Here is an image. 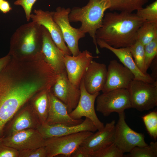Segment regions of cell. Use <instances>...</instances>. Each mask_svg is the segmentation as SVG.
<instances>
[{"instance_id": "cell-2", "label": "cell", "mask_w": 157, "mask_h": 157, "mask_svg": "<svg viewBox=\"0 0 157 157\" xmlns=\"http://www.w3.org/2000/svg\"><path fill=\"white\" fill-rule=\"evenodd\" d=\"M146 21L132 13H107L96 32V39L115 48L130 47L136 41L137 31Z\"/></svg>"}, {"instance_id": "cell-15", "label": "cell", "mask_w": 157, "mask_h": 157, "mask_svg": "<svg viewBox=\"0 0 157 157\" xmlns=\"http://www.w3.org/2000/svg\"><path fill=\"white\" fill-rule=\"evenodd\" d=\"M33 12L34 13H31V16L32 21L45 27L58 48L65 55H71V53L65 44L61 29L54 20V11L35 9Z\"/></svg>"}, {"instance_id": "cell-11", "label": "cell", "mask_w": 157, "mask_h": 157, "mask_svg": "<svg viewBox=\"0 0 157 157\" xmlns=\"http://www.w3.org/2000/svg\"><path fill=\"white\" fill-rule=\"evenodd\" d=\"M79 88L80 96L78 103L75 108L69 113L70 116L76 119H81L83 117L87 118L92 121L97 130L100 129L104 125L98 117L94 107L95 102L99 92L94 94L88 93L84 86L83 78Z\"/></svg>"}, {"instance_id": "cell-32", "label": "cell", "mask_w": 157, "mask_h": 157, "mask_svg": "<svg viewBox=\"0 0 157 157\" xmlns=\"http://www.w3.org/2000/svg\"><path fill=\"white\" fill-rule=\"evenodd\" d=\"M19 151V157H47V151L44 146Z\"/></svg>"}, {"instance_id": "cell-20", "label": "cell", "mask_w": 157, "mask_h": 157, "mask_svg": "<svg viewBox=\"0 0 157 157\" xmlns=\"http://www.w3.org/2000/svg\"><path fill=\"white\" fill-rule=\"evenodd\" d=\"M42 26V52L46 61L58 74L65 70L64 62L65 54L56 45L47 30Z\"/></svg>"}, {"instance_id": "cell-1", "label": "cell", "mask_w": 157, "mask_h": 157, "mask_svg": "<svg viewBox=\"0 0 157 157\" xmlns=\"http://www.w3.org/2000/svg\"><path fill=\"white\" fill-rule=\"evenodd\" d=\"M41 89L40 81L25 71L7 67L0 72V138L8 122Z\"/></svg>"}, {"instance_id": "cell-19", "label": "cell", "mask_w": 157, "mask_h": 157, "mask_svg": "<svg viewBox=\"0 0 157 157\" xmlns=\"http://www.w3.org/2000/svg\"><path fill=\"white\" fill-rule=\"evenodd\" d=\"M49 106L47 118L45 123L48 124L76 125L83 121L76 119L69 115L66 106L56 97L51 90L49 93Z\"/></svg>"}, {"instance_id": "cell-9", "label": "cell", "mask_w": 157, "mask_h": 157, "mask_svg": "<svg viewBox=\"0 0 157 157\" xmlns=\"http://www.w3.org/2000/svg\"><path fill=\"white\" fill-rule=\"evenodd\" d=\"M71 10L69 8L58 7L54 11L53 17L61 29L64 40L72 55L76 56L81 52L78 47L79 40L85 37V34L79 28L71 25L69 19Z\"/></svg>"}, {"instance_id": "cell-5", "label": "cell", "mask_w": 157, "mask_h": 157, "mask_svg": "<svg viewBox=\"0 0 157 157\" xmlns=\"http://www.w3.org/2000/svg\"><path fill=\"white\" fill-rule=\"evenodd\" d=\"M132 108L140 112L157 106V81L153 83L133 79L127 89Z\"/></svg>"}, {"instance_id": "cell-21", "label": "cell", "mask_w": 157, "mask_h": 157, "mask_svg": "<svg viewBox=\"0 0 157 157\" xmlns=\"http://www.w3.org/2000/svg\"><path fill=\"white\" fill-rule=\"evenodd\" d=\"M107 69L106 65L93 60L87 68L83 79L86 91L94 94L102 91L106 82Z\"/></svg>"}, {"instance_id": "cell-33", "label": "cell", "mask_w": 157, "mask_h": 157, "mask_svg": "<svg viewBox=\"0 0 157 157\" xmlns=\"http://www.w3.org/2000/svg\"><path fill=\"white\" fill-rule=\"evenodd\" d=\"M37 0H17L14 3L15 5L21 6L23 8L28 21L31 19L33 6Z\"/></svg>"}, {"instance_id": "cell-17", "label": "cell", "mask_w": 157, "mask_h": 157, "mask_svg": "<svg viewBox=\"0 0 157 157\" xmlns=\"http://www.w3.org/2000/svg\"><path fill=\"white\" fill-rule=\"evenodd\" d=\"M26 103L7 124L4 130V136L26 129H36L40 124L30 105Z\"/></svg>"}, {"instance_id": "cell-23", "label": "cell", "mask_w": 157, "mask_h": 157, "mask_svg": "<svg viewBox=\"0 0 157 157\" xmlns=\"http://www.w3.org/2000/svg\"><path fill=\"white\" fill-rule=\"evenodd\" d=\"M50 90H42L31 98L32 101L30 105L40 124L45 123L47 118L49 106V93Z\"/></svg>"}, {"instance_id": "cell-30", "label": "cell", "mask_w": 157, "mask_h": 157, "mask_svg": "<svg viewBox=\"0 0 157 157\" xmlns=\"http://www.w3.org/2000/svg\"><path fill=\"white\" fill-rule=\"evenodd\" d=\"M124 154L113 143L94 153L92 157H122Z\"/></svg>"}, {"instance_id": "cell-24", "label": "cell", "mask_w": 157, "mask_h": 157, "mask_svg": "<svg viewBox=\"0 0 157 157\" xmlns=\"http://www.w3.org/2000/svg\"><path fill=\"white\" fill-rule=\"evenodd\" d=\"M157 38V23L145 21L138 29L136 40L144 46Z\"/></svg>"}, {"instance_id": "cell-26", "label": "cell", "mask_w": 157, "mask_h": 157, "mask_svg": "<svg viewBox=\"0 0 157 157\" xmlns=\"http://www.w3.org/2000/svg\"><path fill=\"white\" fill-rule=\"evenodd\" d=\"M129 48L136 66L142 73L147 74L145 67L144 46L136 40Z\"/></svg>"}, {"instance_id": "cell-8", "label": "cell", "mask_w": 157, "mask_h": 157, "mask_svg": "<svg viewBox=\"0 0 157 157\" xmlns=\"http://www.w3.org/2000/svg\"><path fill=\"white\" fill-rule=\"evenodd\" d=\"M119 119L115 125L114 143L123 152H129L136 146L144 147L148 144L144 136L136 132L127 124L124 112L118 113Z\"/></svg>"}, {"instance_id": "cell-10", "label": "cell", "mask_w": 157, "mask_h": 157, "mask_svg": "<svg viewBox=\"0 0 157 157\" xmlns=\"http://www.w3.org/2000/svg\"><path fill=\"white\" fill-rule=\"evenodd\" d=\"M45 139L35 129H28L3 137L1 143L18 151L44 147Z\"/></svg>"}, {"instance_id": "cell-22", "label": "cell", "mask_w": 157, "mask_h": 157, "mask_svg": "<svg viewBox=\"0 0 157 157\" xmlns=\"http://www.w3.org/2000/svg\"><path fill=\"white\" fill-rule=\"evenodd\" d=\"M97 42L101 48L107 49L114 54L123 65L132 72L134 76V79L150 83L156 82L150 75L143 73L138 68L134 62L129 47L115 48L98 39L97 40Z\"/></svg>"}, {"instance_id": "cell-39", "label": "cell", "mask_w": 157, "mask_h": 157, "mask_svg": "<svg viewBox=\"0 0 157 157\" xmlns=\"http://www.w3.org/2000/svg\"><path fill=\"white\" fill-rule=\"evenodd\" d=\"M3 137H2L0 138V142L2 140V138H3Z\"/></svg>"}, {"instance_id": "cell-4", "label": "cell", "mask_w": 157, "mask_h": 157, "mask_svg": "<svg viewBox=\"0 0 157 157\" xmlns=\"http://www.w3.org/2000/svg\"><path fill=\"white\" fill-rule=\"evenodd\" d=\"M42 26L32 22L22 25L12 35L11 56L17 57L36 56L42 53Z\"/></svg>"}, {"instance_id": "cell-37", "label": "cell", "mask_w": 157, "mask_h": 157, "mask_svg": "<svg viewBox=\"0 0 157 157\" xmlns=\"http://www.w3.org/2000/svg\"><path fill=\"white\" fill-rule=\"evenodd\" d=\"M12 10V8L8 1L4 0L0 4V11L2 13L6 14Z\"/></svg>"}, {"instance_id": "cell-7", "label": "cell", "mask_w": 157, "mask_h": 157, "mask_svg": "<svg viewBox=\"0 0 157 157\" xmlns=\"http://www.w3.org/2000/svg\"><path fill=\"white\" fill-rule=\"evenodd\" d=\"M96 110L104 116L112 113L118 114L132 108L127 89H119L100 94L96 99Z\"/></svg>"}, {"instance_id": "cell-38", "label": "cell", "mask_w": 157, "mask_h": 157, "mask_svg": "<svg viewBox=\"0 0 157 157\" xmlns=\"http://www.w3.org/2000/svg\"><path fill=\"white\" fill-rule=\"evenodd\" d=\"M11 55L8 54L6 56L0 58V72L7 65L10 59Z\"/></svg>"}, {"instance_id": "cell-16", "label": "cell", "mask_w": 157, "mask_h": 157, "mask_svg": "<svg viewBox=\"0 0 157 157\" xmlns=\"http://www.w3.org/2000/svg\"><path fill=\"white\" fill-rule=\"evenodd\" d=\"M36 129L45 139L83 131L93 132L97 130L92 121L86 117L81 123L76 125L68 126L58 124H48L44 123L40 124Z\"/></svg>"}, {"instance_id": "cell-40", "label": "cell", "mask_w": 157, "mask_h": 157, "mask_svg": "<svg viewBox=\"0 0 157 157\" xmlns=\"http://www.w3.org/2000/svg\"><path fill=\"white\" fill-rule=\"evenodd\" d=\"M4 0H0V4Z\"/></svg>"}, {"instance_id": "cell-12", "label": "cell", "mask_w": 157, "mask_h": 157, "mask_svg": "<svg viewBox=\"0 0 157 157\" xmlns=\"http://www.w3.org/2000/svg\"><path fill=\"white\" fill-rule=\"evenodd\" d=\"M94 56L89 51L85 50L76 56L65 55L64 62L67 77L75 86L79 88L80 85L87 68Z\"/></svg>"}, {"instance_id": "cell-3", "label": "cell", "mask_w": 157, "mask_h": 157, "mask_svg": "<svg viewBox=\"0 0 157 157\" xmlns=\"http://www.w3.org/2000/svg\"><path fill=\"white\" fill-rule=\"evenodd\" d=\"M110 0H89L88 4L81 8L74 7L69 15L70 22L81 23L79 29L92 38L96 53H100L97 43L96 33L101 26L105 12L110 8Z\"/></svg>"}, {"instance_id": "cell-31", "label": "cell", "mask_w": 157, "mask_h": 157, "mask_svg": "<svg viewBox=\"0 0 157 157\" xmlns=\"http://www.w3.org/2000/svg\"><path fill=\"white\" fill-rule=\"evenodd\" d=\"M145 67L147 71L152 62L157 56V38L144 46Z\"/></svg>"}, {"instance_id": "cell-28", "label": "cell", "mask_w": 157, "mask_h": 157, "mask_svg": "<svg viewBox=\"0 0 157 157\" xmlns=\"http://www.w3.org/2000/svg\"><path fill=\"white\" fill-rule=\"evenodd\" d=\"M136 14L146 21L157 23V1L137 10Z\"/></svg>"}, {"instance_id": "cell-6", "label": "cell", "mask_w": 157, "mask_h": 157, "mask_svg": "<svg viewBox=\"0 0 157 157\" xmlns=\"http://www.w3.org/2000/svg\"><path fill=\"white\" fill-rule=\"evenodd\" d=\"M93 133L90 131H83L45 139L44 147L47 157L59 155L70 157L73 152Z\"/></svg>"}, {"instance_id": "cell-13", "label": "cell", "mask_w": 157, "mask_h": 157, "mask_svg": "<svg viewBox=\"0 0 157 157\" xmlns=\"http://www.w3.org/2000/svg\"><path fill=\"white\" fill-rule=\"evenodd\" d=\"M54 95L67 106L69 113L76 107L80 96L79 88L73 85L69 79L66 70L58 74L52 87Z\"/></svg>"}, {"instance_id": "cell-36", "label": "cell", "mask_w": 157, "mask_h": 157, "mask_svg": "<svg viewBox=\"0 0 157 157\" xmlns=\"http://www.w3.org/2000/svg\"><path fill=\"white\" fill-rule=\"evenodd\" d=\"M150 67L152 71L151 75L153 79L156 81H157V58L155 57L151 63Z\"/></svg>"}, {"instance_id": "cell-18", "label": "cell", "mask_w": 157, "mask_h": 157, "mask_svg": "<svg viewBox=\"0 0 157 157\" xmlns=\"http://www.w3.org/2000/svg\"><path fill=\"white\" fill-rule=\"evenodd\" d=\"M115 122L106 123L102 128L93 133L80 145L92 157L94 153L114 143Z\"/></svg>"}, {"instance_id": "cell-34", "label": "cell", "mask_w": 157, "mask_h": 157, "mask_svg": "<svg viewBox=\"0 0 157 157\" xmlns=\"http://www.w3.org/2000/svg\"><path fill=\"white\" fill-rule=\"evenodd\" d=\"M0 142V157H19L18 150Z\"/></svg>"}, {"instance_id": "cell-29", "label": "cell", "mask_w": 157, "mask_h": 157, "mask_svg": "<svg viewBox=\"0 0 157 157\" xmlns=\"http://www.w3.org/2000/svg\"><path fill=\"white\" fill-rule=\"evenodd\" d=\"M142 118L148 133L156 140L157 138V112H151Z\"/></svg>"}, {"instance_id": "cell-35", "label": "cell", "mask_w": 157, "mask_h": 157, "mask_svg": "<svg viewBox=\"0 0 157 157\" xmlns=\"http://www.w3.org/2000/svg\"><path fill=\"white\" fill-rule=\"evenodd\" d=\"M70 157H91V156L80 146L73 152Z\"/></svg>"}, {"instance_id": "cell-14", "label": "cell", "mask_w": 157, "mask_h": 157, "mask_svg": "<svg viewBox=\"0 0 157 157\" xmlns=\"http://www.w3.org/2000/svg\"><path fill=\"white\" fill-rule=\"evenodd\" d=\"M106 80L102 90L105 92L119 89L128 88L134 76L127 67L117 60H111L107 68Z\"/></svg>"}, {"instance_id": "cell-27", "label": "cell", "mask_w": 157, "mask_h": 157, "mask_svg": "<svg viewBox=\"0 0 157 157\" xmlns=\"http://www.w3.org/2000/svg\"><path fill=\"white\" fill-rule=\"evenodd\" d=\"M124 156L127 157H156L157 142H151L149 145L145 146L135 147L129 154Z\"/></svg>"}, {"instance_id": "cell-25", "label": "cell", "mask_w": 157, "mask_h": 157, "mask_svg": "<svg viewBox=\"0 0 157 157\" xmlns=\"http://www.w3.org/2000/svg\"><path fill=\"white\" fill-rule=\"evenodd\" d=\"M149 0H110L111 10L132 13L142 8Z\"/></svg>"}]
</instances>
